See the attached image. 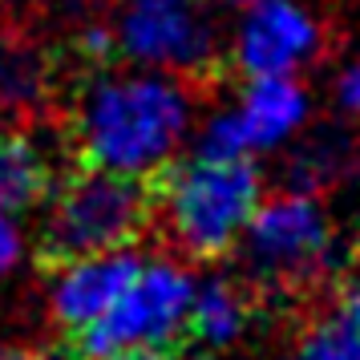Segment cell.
<instances>
[{"label":"cell","instance_id":"cell-1","mask_svg":"<svg viewBox=\"0 0 360 360\" xmlns=\"http://www.w3.org/2000/svg\"><path fill=\"white\" fill-rule=\"evenodd\" d=\"M198 85L186 77H110L89 85L65 114L73 166L150 170L174 158Z\"/></svg>","mask_w":360,"mask_h":360},{"label":"cell","instance_id":"cell-2","mask_svg":"<svg viewBox=\"0 0 360 360\" xmlns=\"http://www.w3.org/2000/svg\"><path fill=\"white\" fill-rule=\"evenodd\" d=\"M150 231H154L150 170L73 166L45 195L33 263L41 276H57L73 263L142 243L150 239Z\"/></svg>","mask_w":360,"mask_h":360},{"label":"cell","instance_id":"cell-3","mask_svg":"<svg viewBox=\"0 0 360 360\" xmlns=\"http://www.w3.org/2000/svg\"><path fill=\"white\" fill-rule=\"evenodd\" d=\"M154 231L186 263H214L239 243L259 207V170L243 154H198L150 166Z\"/></svg>","mask_w":360,"mask_h":360},{"label":"cell","instance_id":"cell-4","mask_svg":"<svg viewBox=\"0 0 360 360\" xmlns=\"http://www.w3.org/2000/svg\"><path fill=\"white\" fill-rule=\"evenodd\" d=\"M247 283L259 300L283 295L292 304H311L324 292L332 267V223L311 195H279L247 219Z\"/></svg>","mask_w":360,"mask_h":360},{"label":"cell","instance_id":"cell-5","mask_svg":"<svg viewBox=\"0 0 360 360\" xmlns=\"http://www.w3.org/2000/svg\"><path fill=\"white\" fill-rule=\"evenodd\" d=\"M101 25L114 41V61L174 69L198 89L223 77L207 0H117L114 20Z\"/></svg>","mask_w":360,"mask_h":360},{"label":"cell","instance_id":"cell-6","mask_svg":"<svg viewBox=\"0 0 360 360\" xmlns=\"http://www.w3.org/2000/svg\"><path fill=\"white\" fill-rule=\"evenodd\" d=\"M191 279L174 263L142 267L134 283L117 295L98 320L69 332V356L73 360H105L130 348L170 344L182 352L179 328L191 308Z\"/></svg>","mask_w":360,"mask_h":360},{"label":"cell","instance_id":"cell-7","mask_svg":"<svg viewBox=\"0 0 360 360\" xmlns=\"http://www.w3.org/2000/svg\"><path fill=\"white\" fill-rule=\"evenodd\" d=\"M316 53V25L292 0H259L239 33V69L247 77H276Z\"/></svg>","mask_w":360,"mask_h":360},{"label":"cell","instance_id":"cell-8","mask_svg":"<svg viewBox=\"0 0 360 360\" xmlns=\"http://www.w3.org/2000/svg\"><path fill=\"white\" fill-rule=\"evenodd\" d=\"M142 271V259L138 255H98V259L73 263L65 271H57V283H53V320L65 328V332H77L89 320H98L101 311L114 304L117 295L134 283V276Z\"/></svg>","mask_w":360,"mask_h":360},{"label":"cell","instance_id":"cell-9","mask_svg":"<svg viewBox=\"0 0 360 360\" xmlns=\"http://www.w3.org/2000/svg\"><path fill=\"white\" fill-rule=\"evenodd\" d=\"M53 89H57L53 53L25 29L0 25V114L33 122L41 110H49Z\"/></svg>","mask_w":360,"mask_h":360},{"label":"cell","instance_id":"cell-10","mask_svg":"<svg viewBox=\"0 0 360 360\" xmlns=\"http://www.w3.org/2000/svg\"><path fill=\"white\" fill-rule=\"evenodd\" d=\"M259 295L247 279H207L198 292H191V308L182 316L179 340L182 352L198 344V348H223L235 336H243L251 316L259 311Z\"/></svg>","mask_w":360,"mask_h":360},{"label":"cell","instance_id":"cell-11","mask_svg":"<svg viewBox=\"0 0 360 360\" xmlns=\"http://www.w3.org/2000/svg\"><path fill=\"white\" fill-rule=\"evenodd\" d=\"M300 117H304V94L283 73H276V77H251L243 94V110L231 114V122H235L239 146L247 154L255 146H276L292 126H300Z\"/></svg>","mask_w":360,"mask_h":360},{"label":"cell","instance_id":"cell-12","mask_svg":"<svg viewBox=\"0 0 360 360\" xmlns=\"http://www.w3.org/2000/svg\"><path fill=\"white\" fill-rule=\"evenodd\" d=\"M53 186L49 162L29 130H0V214L41 207Z\"/></svg>","mask_w":360,"mask_h":360},{"label":"cell","instance_id":"cell-13","mask_svg":"<svg viewBox=\"0 0 360 360\" xmlns=\"http://www.w3.org/2000/svg\"><path fill=\"white\" fill-rule=\"evenodd\" d=\"M360 170V146L352 138H344L336 130H320L311 134L308 142H300L288 162V191L292 195H316V191H328L336 182L352 179Z\"/></svg>","mask_w":360,"mask_h":360},{"label":"cell","instance_id":"cell-14","mask_svg":"<svg viewBox=\"0 0 360 360\" xmlns=\"http://www.w3.org/2000/svg\"><path fill=\"white\" fill-rule=\"evenodd\" d=\"M300 360H360V336L344 324V316L311 320L300 344Z\"/></svg>","mask_w":360,"mask_h":360},{"label":"cell","instance_id":"cell-15","mask_svg":"<svg viewBox=\"0 0 360 360\" xmlns=\"http://www.w3.org/2000/svg\"><path fill=\"white\" fill-rule=\"evenodd\" d=\"M17 255H20V235H17V227L0 214V276L17 263Z\"/></svg>","mask_w":360,"mask_h":360},{"label":"cell","instance_id":"cell-16","mask_svg":"<svg viewBox=\"0 0 360 360\" xmlns=\"http://www.w3.org/2000/svg\"><path fill=\"white\" fill-rule=\"evenodd\" d=\"M182 352L170 348V344H150V348H130V352H117V356H105V360H179Z\"/></svg>","mask_w":360,"mask_h":360},{"label":"cell","instance_id":"cell-17","mask_svg":"<svg viewBox=\"0 0 360 360\" xmlns=\"http://www.w3.org/2000/svg\"><path fill=\"white\" fill-rule=\"evenodd\" d=\"M340 101H344V110H348V114H356V117H360V65L344 73V82H340Z\"/></svg>","mask_w":360,"mask_h":360},{"label":"cell","instance_id":"cell-18","mask_svg":"<svg viewBox=\"0 0 360 360\" xmlns=\"http://www.w3.org/2000/svg\"><path fill=\"white\" fill-rule=\"evenodd\" d=\"M340 316H344V324L352 328L360 336V288H352V292H344L340 300Z\"/></svg>","mask_w":360,"mask_h":360},{"label":"cell","instance_id":"cell-19","mask_svg":"<svg viewBox=\"0 0 360 360\" xmlns=\"http://www.w3.org/2000/svg\"><path fill=\"white\" fill-rule=\"evenodd\" d=\"M182 360H214V356H207V352H198V356H182Z\"/></svg>","mask_w":360,"mask_h":360},{"label":"cell","instance_id":"cell-20","mask_svg":"<svg viewBox=\"0 0 360 360\" xmlns=\"http://www.w3.org/2000/svg\"><path fill=\"white\" fill-rule=\"evenodd\" d=\"M235 4H247V0H235Z\"/></svg>","mask_w":360,"mask_h":360}]
</instances>
